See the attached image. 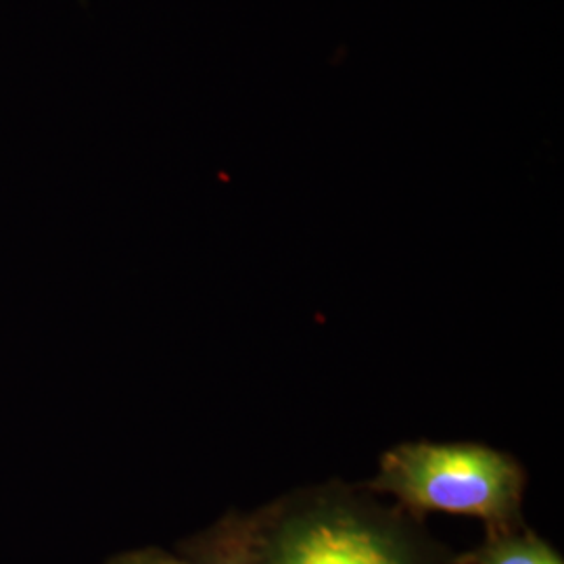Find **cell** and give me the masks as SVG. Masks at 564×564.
<instances>
[{
	"mask_svg": "<svg viewBox=\"0 0 564 564\" xmlns=\"http://www.w3.org/2000/svg\"><path fill=\"white\" fill-rule=\"evenodd\" d=\"M452 564H564L563 554L521 523L485 531L477 547L452 556Z\"/></svg>",
	"mask_w": 564,
	"mask_h": 564,
	"instance_id": "obj_4",
	"label": "cell"
},
{
	"mask_svg": "<svg viewBox=\"0 0 564 564\" xmlns=\"http://www.w3.org/2000/svg\"><path fill=\"white\" fill-rule=\"evenodd\" d=\"M423 521L429 512L484 521L485 531L524 523L527 473L510 454L473 442H408L387 449L366 487Z\"/></svg>",
	"mask_w": 564,
	"mask_h": 564,
	"instance_id": "obj_2",
	"label": "cell"
},
{
	"mask_svg": "<svg viewBox=\"0 0 564 564\" xmlns=\"http://www.w3.org/2000/svg\"><path fill=\"white\" fill-rule=\"evenodd\" d=\"M186 564H253V512L230 510L178 545Z\"/></svg>",
	"mask_w": 564,
	"mask_h": 564,
	"instance_id": "obj_3",
	"label": "cell"
},
{
	"mask_svg": "<svg viewBox=\"0 0 564 564\" xmlns=\"http://www.w3.org/2000/svg\"><path fill=\"white\" fill-rule=\"evenodd\" d=\"M253 564H452V554L400 506L326 484L253 512Z\"/></svg>",
	"mask_w": 564,
	"mask_h": 564,
	"instance_id": "obj_1",
	"label": "cell"
},
{
	"mask_svg": "<svg viewBox=\"0 0 564 564\" xmlns=\"http://www.w3.org/2000/svg\"><path fill=\"white\" fill-rule=\"evenodd\" d=\"M105 564H186L178 554H170L160 547L130 550L111 556Z\"/></svg>",
	"mask_w": 564,
	"mask_h": 564,
	"instance_id": "obj_5",
	"label": "cell"
}]
</instances>
